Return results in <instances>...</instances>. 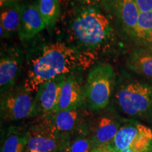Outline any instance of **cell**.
<instances>
[{"label": "cell", "instance_id": "cell-6", "mask_svg": "<svg viewBox=\"0 0 152 152\" xmlns=\"http://www.w3.org/2000/svg\"><path fill=\"white\" fill-rule=\"evenodd\" d=\"M85 106L78 109L59 111L39 121L67 141L76 135L88 133L87 125L91 115Z\"/></svg>", "mask_w": 152, "mask_h": 152}, {"label": "cell", "instance_id": "cell-22", "mask_svg": "<svg viewBox=\"0 0 152 152\" xmlns=\"http://www.w3.org/2000/svg\"><path fill=\"white\" fill-rule=\"evenodd\" d=\"M92 152H118L114 148L112 147L111 144L101 146V147L94 148Z\"/></svg>", "mask_w": 152, "mask_h": 152}, {"label": "cell", "instance_id": "cell-18", "mask_svg": "<svg viewBox=\"0 0 152 152\" xmlns=\"http://www.w3.org/2000/svg\"><path fill=\"white\" fill-rule=\"evenodd\" d=\"M134 39L140 48L152 51V12L140 14Z\"/></svg>", "mask_w": 152, "mask_h": 152}, {"label": "cell", "instance_id": "cell-21", "mask_svg": "<svg viewBox=\"0 0 152 152\" xmlns=\"http://www.w3.org/2000/svg\"><path fill=\"white\" fill-rule=\"evenodd\" d=\"M140 14L152 12V0H134Z\"/></svg>", "mask_w": 152, "mask_h": 152}, {"label": "cell", "instance_id": "cell-7", "mask_svg": "<svg viewBox=\"0 0 152 152\" xmlns=\"http://www.w3.org/2000/svg\"><path fill=\"white\" fill-rule=\"evenodd\" d=\"M91 115L87 132L94 148L111 144L125 118L113 109H106Z\"/></svg>", "mask_w": 152, "mask_h": 152}, {"label": "cell", "instance_id": "cell-4", "mask_svg": "<svg viewBox=\"0 0 152 152\" xmlns=\"http://www.w3.org/2000/svg\"><path fill=\"white\" fill-rule=\"evenodd\" d=\"M115 74L109 64H99L87 74L85 84L86 106L89 111L97 112L106 109L113 96Z\"/></svg>", "mask_w": 152, "mask_h": 152}, {"label": "cell", "instance_id": "cell-8", "mask_svg": "<svg viewBox=\"0 0 152 152\" xmlns=\"http://www.w3.org/2000/svg\"><path fill=\"white\" fill-rule=\"evenodd\" d=\"M111 144L118 152L130 147L150 148L152 129L137 120L125 118Z\"/></svg>", "mask_w": 152, "mask_h": 152}, {"label": "cell", "instance_id": "cell-24", "mask_svg": "<svg viewBox=\"0 0 152 152\" xmlns=\"http://www.w3.org/2000/svg\"><path fill=\"white\" fill-rule=\"evenodd\" d=\"M147 152H152V145H151V147L149 148V149L148 150Z\"/></svg>", "mask_w": 152, "mask_h": 152}, {"label": "cell", "instance_id": "cell-20", "mask_svg": "<svg viewBox=\"0 0 152 152\" xmlns=\"http://www.w3.org/2000/svg\"><path fill=\"white\" fill-rule=\"evenodd\" d=\"M94 147L88 133H83L70 138L61 152H92Z\"/></svg>", "mask_w": 152, "mask_h": 152}, {"label": "cell", "instance_id": "cell-16", "mask_svg": "<svg viewBox=\"0 0 152 152\" xmlns=\"http://www.w3.org/2000/svg\"><path fill=\"white\" fill-rule=\"evenodd\" d=\"M28 128L11 125L1 138V152H26Z\"/></svg>", "mask_w": 152, "mask_h": 152}, {"label": "cell", "instance_id": "cell-14", "mask_svg": "<svg viewBox=\"0 0 152 152\" xmlns=\"http://www.w3.org/2000/svg\"><path fill=\"white\" fill-rule=\"evenodd\" d=\"M85 106V86L76 76L69 74L62 87L57 111L78 109Z\"/></svg>", "mask_w": 152, "mask_h": 152}, {"label": "cell", "instance_id": "cell-19", "mask_svg": "<svg viewBox=\"0 0 152 152\" xmlns=\"http://www.w3.org/2000/svg\"><path fill=\"white\" fill-rule=\"evenodd\" d=\"M37 7L49 30L56 26L61 15V7L58 0H38Z\"/></svg>", "mask_w": 152, "mask_h": 152}, {"label": "cell", "instance_id": "cell-13", "mask_svg": "<svg viewBox=\"0 0 152 152\" xmlns=\"http://www.w3.org/2000/svg\"><path fill=\"white\" fill-rule=\"evenodd\" d=\"M46 28V25L37 5L25 4L20 9V21L18 37L22 42H28Z\"/></svg>", "mask_w": 152, "mask_h": 152}, {"label": "cell", "instance_id": "cell-25", "mask_svg": "<svg viewBox=\"0 0 152 152\" xmlns=\"http://www.w3.org/2000/svg\"><path fill=\"white\" fill-rule=\"evenodd\" d=\"M60 152H61V151H60Z\"/></svg>", "mask_w": 152, "mask_h": 152}, {"label": "cell", "instance_id": "cell-15", "mask_svg": "<svg viewBox=\"0 0 152 152\" xmlns=\"http://www.w3.org/2000/svg\"><path fill=\"white\" fill-rule=\"evenodd\" d=\"M20 9L18 1L6 3L1 6V37H9L18 31L20 21Z\"/></svg>", "mask_w": 152, "mask_h": 152}, {"label": "cell", "instance_id": "cell-23", "mask_svg": "<svg viewBox=\"0 0 152 152\" xmlns=\"http://www.w3.org/2000/svg\"><path fill=\"white\" fill-rule=\"evenodd\" d=\"M82 4L85 5V7H94L99 3L102 2L103 0H76Z\"/></svg>", "mask_w": 152, "mask_h": 152}, {"label": "cell", "instance_id": "cell-9", "mask_svg": "<svg viewBox=\"0 0 152 152\" xmlns=\"http://www.w3.org/2000/svg\"><path fill=\"white\" fill-rule=\"evenodd\" d=\"M67 75H63L42 83L38 87L35 96L36 115L45 118L57 112L62 87Z\"/></svg>", "mask_w": 152, "mask_h": 152}, {"label": "cell", "instance_id": "cell-5", "mask_svg": "<svg viewBox=\"0 0 152 152\" xmlns=\"http://www.w3.org/2000/svg\"><path fill=\"white\" fill-rule=\"evenodd\" d=\"M1 118L4 122H14L37 117L35 96L24 85L14 87L1 93Z\"/></svg>", "mask_w": 152, "mask_h": 152}, {"label": "cell", "instance_id": "cell-1", "mask_svg": "<svg viewBox=\"0 0 152 152\" xmlns=\"http://www.w3.org/2000/svg\"><path fill=\"white\" fill-rule=\"evenodd\" d=\"M80 53L75 47L56 40L40 43L26 55L27 75L24 87L35 92L45 82L67 75L80 62Z\"/></svg>", "mask_w": 152, "mask_h": 152}, {"label": "cell", "instance_id": "cell-12", "mask_svg": "<svg viewBox=\"0 0 152 152\" xmlns=\"http://www.w3.org/2000/svg\"><path fill=\"white\" fill-rule=\"evenodd\" d=\"M102 2L118 19L125 33L134 39L140 15L134 0H103Z\"/></svg>", "mask_w": 152, "mask_h": 152}, {"label": "cell", "instance_id": "cell-10", "mask_svg": "<svg viewBox=\"0 0 152 152\" xmlns=\"http://www.w3.org/2000/svg\"><path fill=\"white\" fill-rule=\"evenodd\" d=\"M66 142L39 121L28 128L26 152H60Z\"/></svg>", "mask_w": 152, "mask_h": 152}, {"label": "cell", "instance_id": "cell-17", "mask_svg": "<svg viewBox=\"0 0 152 152\" xmlns=\"http://www.w3.org/2000/svg\"><path fill=\"white\" fill-rule=\"evenodd\" d=\"M127 67L152 82V51L137 49L129 55Z\"/></svg>", "mask_w": 152, "mask_h": 152}, {"label": "cell", "instance_id": "cell-11", "mask_svg": "<svg viewBox=\"0 0 152 152\" xmlns=\"http://www.w3.org/2000/svg\"><path fill=\"white\" fill-rule=\"evenodd\" d=\"M23 55L18 47H9L1 52L0 90L1 93L15 87L20 75Z\"/></svg>", "mask_w": 152, "mask_h": 152}, {"label": "cell", "instance_id": "cell-2", "mask_svg": "<svg viewBox=\"0 0 152 152\" xmlns=\"http://www.w3.org/2000/svg\"><path fill=\"white\" fill-rule=\"evenodd\" d=\"M72 40L84 49L100 48L113 35L111 20L94 7H85L76 13L70 25Z\"/></svg>", "mask_w": 152, "mask_h": 152}, {"label": "cell", "instance_id": "cell-3", "mask_svg": "<svg viewBox=\"0 0 152 152\" xmlns=\"http://www.w3.org/2000/svg\"><path fill=\"white\" fill-rule=\"evenodd\" d=\"M113 98L117 109L130 119H152V82L125 75L115 84Z\"/></svg>", "mask_w": 152, "mask_h": 152}]
</instances>
